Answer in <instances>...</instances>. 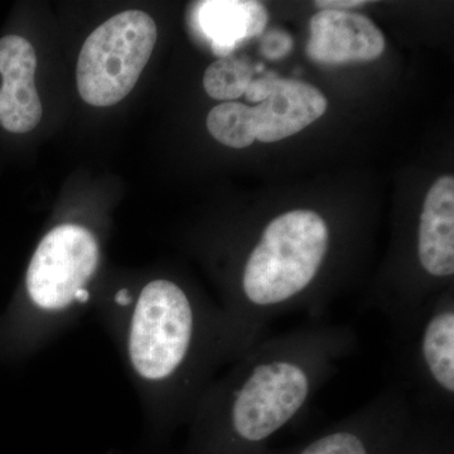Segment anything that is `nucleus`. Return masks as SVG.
I'll return each instance as SVG.
<instances>
[{
	"instance_id": "3",
	"label": "nucleus",
	"mask_w": 454,
	"mask_h": 454,
	"mask_svg": "<svg viewBox=\"0 0 454 454\" xmlns=\"http://www.w3.org/2000/svg\"><path fill=\"white\" fill-rule=\"evenodd\" d=\"M245 104L223 103L208 113L207 129L221 145L247 148L256 139L279 142L306 129L327 110L325 95L300 80L262 76L254 79L245 92Z\"/></svg>"
},
{
	"instance_id": "4",
	"label": "nucleus",
	"mask_w": 454,
	"mask_h": 454,
	"mask_svg": "<svg viewBox=\"0 0 454 454\" xmlns=\"http://www.w3.org/2000/svg\"><path fill=\"white\" fill-rule=\"evenodd\" d=\"M404 390L415 413L450 419L454 413V298L439 293L397 337Z\"/></svg>"
},
{
	"instance_id": "10",
	"label": "nucleus",
	"mask_w": 454,
	"mask_h": 454,
	"mask_svg": "<svg viewBox=\"0 0 454 454\" xmlns=\"http://www.w3.org/2000/svg\"><path fill=\"white\" fill-rule=\"evenodd\" d=\"M254 66L245 57L227 56L208 66L203 76V88L215 100H235L245 95L254 80Z\"/></svg>"
},
{
	"instance_id": "8",
	"label": "nucleus",
	"mask_w": 454,
	"mask_h": 454,
	"mask_svg": "<svg viewBox=\"0 0 454 454\" xmlns=\"http://www.w3.org/2000/svg\"><path fill=\"white\" fill-rule=\"evenodd\" d=\"M415 258L427 282L454 274V178L443 176L430 187L415 239Z\"/></svg>"
},
{
	"instance_id": "5",
	"label": "nucleus",
	"mask_w": 454,
	"mask_h": 454,
	"mask_svg": "<svg viewBox=\"0 0 454 454\" xmlns=\"http://www.w3.org/2000/svg\"><path fill=\"white\" fill-rule=\"evenodd\" d=\"M157 26L149 14L128 11L98 26L77 61L80 97L89 106H113L130 94L153 53Z\"/></svg>"
},
{
	"instance_id": "2",
	"label": "nucleus",
	"mask_w": 454,
	"mask_h": 454,
	"mask_svg": "<svg viewBox=\"0 0 454 454\" xmlns=\"http://www.w3.org/2000/svg\"><path fill=\"white\" fill-rule=\"evenodd\" d=\"M346 325L312 319L265 336L225 366L190 423L196 438L223 450H253L309 411L318 391L356 351Z\"/></svg>"
},
{
	"instance_id": "1",
	"label": "nucleus",
	"mask_w": 454,
	"mask_h": 454,
	"mask_svg": "<svg viewBox=\"0 0 454 454\" xmlns=\"http://www.w3.org/2000/svg\"><path fill=\"white\" fill-rule=\"evenodd\" d=\"M95 300L148 423H190L208 385L234 360L219 304L164 277Z\"/></svg>"
},
{
	"instance_id": "11",
	"label": "nucleus",
	"mask_w": 454,
	"mask_h": 454,
	"mask_svg": "<svg viewBox=\"0 0 454 454\" xmlns=\"http://www.w3.org/2000/svg\"><path fill=\"white\" fill-rule=\"evenodd\" d=\"M293 47L292 38L282 31H271L262 41V55L270 59L288 55Z\"/></svg>"
},
{
	"instance_id": "9",
	"label": "nucleus",
	"mask_w": 454,
	"mask_h": 454,
	"mask_svg": "<svg viewBox=\"0 0 454 454\" xmlns=\"http://www.w3.org/2000/svg\"><path fill=\"white\" fill-rule=\"evenodd\" d=\"M193 23L210 42L212 52L223 59L264 32L268 12L252 0H208L196 3Z\"/></svg>"
},
{
	"instance_id": "7",
	"label": "nucleus",
	"mask_w": 454,
	"mask_h": 454,
	"mask_svg": "<svg viewBox=\"0 0 454 454\" xmlns=\"http://www.w3.org/2000/svg\"><path fill=\"white\" fill-rule=\"evenodd\" d=\"M35 68L37 56L26 38L16 35L0 38V125L9 133H28L41 121Z\"/></svg>"
},
{
	"instance_id": "12",
	"label": "nucleus",
	"mask_w": 454,
	"mask_h": 454,
	"mask_svg": "<svg viewBox=\"0 0 454 454\" xmlns=\"http://www.w3.org/2000/svg\"><path fill=\"white\" fill-rule=\"evenodd\" d=\"M367 4L365 0H319L315 2L321 11H348V9L363 7Z\"/></svg>"
},
{
	"instance_id": "6",
	"label": "nucleus",
	"mask_w": 454,
	"mask_h": 454,
	"mask_svg": "<svg viewBox=\"0 0 454 454\" xmlns=\"http://www.w3.org/2000/svg\"><path fill=\"white\" fill-rule=\"evenodd\" d=\"M385 46L384 35L364 14L319 11L310 18L307 55L318 64L373 61L382 55Z\"/></svg>"
}]
</instances>
